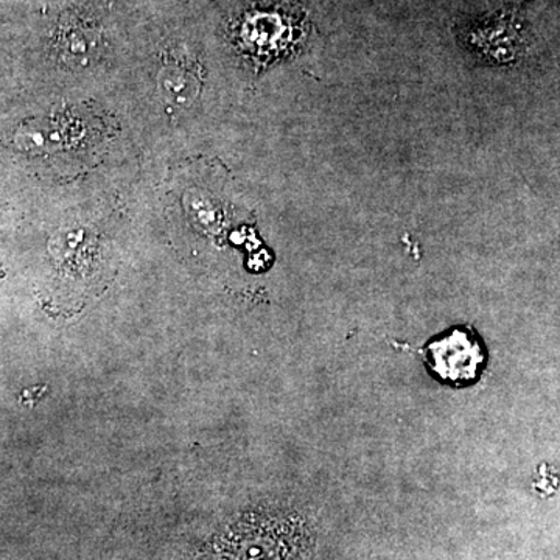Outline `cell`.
Wrapping results in <instances>:
<instances>
[{
	"label": "cell",
	"instance_id": "obj_4",
	"mask_svg": "<svg viewBox=\"0 0 560 560\" xmlns=\"http://www.w3.org/2000/svg\"><path fill=\"white\" fill-rule=\"evenodd\" d=\"M102 47V35L97 25L80 16H69L55 32L54 49L58 60L69 68L88 66Z\"/></svg>",
	"mask_w": 560,
	"mask_h": 560
},
{
	"label": "cell",
	"instance_id": "obj_3",
	"mask_svg": "<svg viewBox=\"0 0 560 560\" xmlns=\"http://www.w3.org/2000/svg\"><path fill=\"white\" fill-rule=\"evenodd\" d=\"M431 370L453 383H469L477 378L485 364L480 341L466 330H452L429 346Z\"/></svg>",
	"mask_w": 560,
	"mask_h": 560
},
{
	"label": "cell",
	"instance_id": "obj_6",
	"mask_svg": "<svg viewBox=\"0 0 560 560\" xmlns=\"http://www.w3.org/2000/svg\"><path fill=\"white\" fill-rule=\"evenodd\" d=\"M75 132L66 120L31 121L22 125L16 132V143L27 153H44L68 147Z\"/></svg>",
	"mask_w": 560,
	"mask_h": 560
},
{
	"label": "cell",
	"instance_id": "obj_1",
	"mask_svg": "<svg viewBox=\"0 0 560 560\" xmlns=\"http://www.w3.org/2000/svg\"><path fill=\"white\" fill-rule=\"evenodd\" d=\"M305 24L307 16L296 7L257 10L238 25L237 40L254 60L267 65L296 49L304 39Z\"/></svg>",
	"mask_w": 560,
	"mask_h": 560
},
{
	"label": "cell",
	"instance_id": "obj_5",
	"mask_svg": "<svg viewBox=\"0 0 560 560\" xmlns=\"http://www.w3.org/2000/svg\"><path fill=\"white\" fill-rule=\"evenodd\" d=\"M160 91L162 97L173 105H189L201 91L200 70L194 68L190 61L173 60L161 69Z\"/></svg>",
	"mask_w": 560,
	"mask_h": 560
},
{
	"label": "cell",
	"instance_id": "obj_2",
	"mask_svg": "<svg viewBox=\"0 0 560 560\" xmlns=\"http://www.w3.org/2000/svg\"><path fill=\"white\" fill-rule=\"evenodd\" d=\"M459 40L478 61L490 66L514 65L529 47V33L514 14L499 13L459 28Z\"/></svg>",
	"mask_w": 560,
	"mask_h": 560
}]
</instances>
